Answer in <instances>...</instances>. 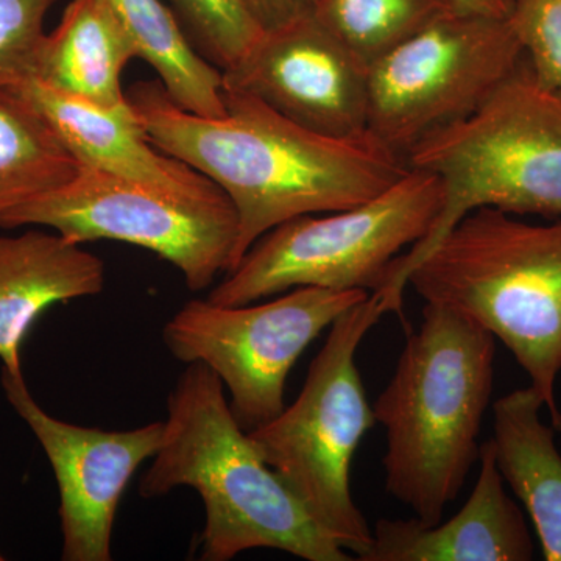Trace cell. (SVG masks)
<instances>
[{"instance_id": "ffe728a7", "label": "cell", "mask_w": 561, "mask_h": 561, "mask_svg": "<svg viewBox=\"0 0 561 561\" xmlns=\"http://www.w3.org/2000/svg\"><path fill=\"white\" fill-rule=\"evenodd\" d=\"M449 10L448 0H316L312 16L370 68Z\"/></svg>"}, {"instance_id": "7402d4cb", "label": "cell", "mask_w": 561, "mask_h": 561, "mask_svg": "<svg viewBox=\"0 0 561 561\" xmlns=\"http://www.w3.org/2000/svg\"><path fill=\"white\" fill-rule=\"evenodd\" d=\"M57 0H0V90L35 77L47 33L44 20Z\"/></svg>"}, {"instance_id": "9a60e30c", "label": "cell", "mask_w": 561, "mask_h": 561, "mask_svg": "<svg viewBox=\"0 0 561 561\" xmlns=\"http://www.w3.org/2000/svg\"><path fill=\"white\" fill-rule=\"evenodd\" d=\"M105 286L101 257L39 228L0 236V360L21 376V351L41 313L57 302L94 297Z\"/></svg>"}, {"instance_id": "6da1fadb", "label": "cell", "mask_w": 561, "mask_h": 561, "mask_svg": "<svg viewBox=\"0 0 561 561\" xmlns=\"http://www.w3.org/2000/svg\"><path fill=\"white\" fill-rule=\"evenodd\" d=\"M125 94L154 147L208 176L230 198L238 239L228 272L284 221L359 206L409 171L404 158L368 131L319 135L245 92L224 88L221 117L181 108L160 80L138 81Z\"/></svg>"}, {"instance_id": "8992f818", "label": "cell", "mask_w": 561, "mask_h": 561, "mask_svg": "<svg viewBox=\"0 0 561 561\" xmlns=\"http://www.w3.org/2000/svg\"><path fill=\"white\" fill-rule=\"evenodd\" d=\"M386 313L378 291L342 313L311 362L297 400L249 432L262 459L317 526L354 560L370 549L373 529L353 500L351 467L360 442L378 423L356 354Z\"/></svg>"}, {"instance_id": "52a82bcc", "label": "cell", "mask_w": 561, "mask_h": 561, "mask_svg": "<svg viewBox=\"0 0 561 561\" xmlns=\"http://www.w3.org/2000/svg\"><path fill=\"white\" fill-rule=\"evenodd\" d=\"M440 205V180L409 168L359 206L297 217L265 232L208 300L250 305L295 287L378 290L393 261L431 230Z\"/></svg>"}, {"instance_id": "cb8c5ba5", "label": "cell", "mask_w": 561, "mask_h": 561, "mask_svg": "<svg viewBox=\"0 0 561 561\" xmlns=\"http://www.w3.org/2000/svg\"><path fill=\"white\" fill-rule=\"evenodd\" d=\"M243 9L262 33L311 16L316 0H241Z\"/></svg>"}, {"instance_id": "7c38bea8", "label": "cell", "mask_w": 561, "mask_h": 561, "mask_svg": "<svg viewBox=\"0 0 561 561\" xmlns=\"http://www.w3.org/2000/svg\"><path fill=\"white\" fill-rule=\"evenodd\" d=\"M224 88L245 92L306 130L332 138L368 131V68L316 18L264 32Z\"/></svg>"}, {"instance_id": "d4e9b609", "label": "cell", "mask_w": 561, "mask_h": 561, "mask_svg": "<svg viewBox=\"0 0 561 561\" xmlns=\"http://www.w3.org/2000/svg\"><path fill=\"white\" fill-rule=\"evenodd\" d=\"M448 2L454 10L500 18V20H507L513 7V0H448Z\"/></svg>"}, {"instance_id": "d6986e66", "label": "cell", "mask_w": 561, "mask_h": 561, "mask_svg": "<svg viewBox=\"0 0 561 561\" xmlns=\"http://www.w3.org/2000/svg\"><path fill=\"white\" fill-rule=\"evenodd\" d=\"M79 162L16 88L0 90V214L73 179Z\"/></svg>"}, {"instance_id": "603a6c76", "label": "cell", "mask_w": 561, "mask_h": 561, "mask_svg": "<svg viewBox=\"0 0 561 561\" xmlns=\"http://www.w3.org/2000/svg\"><path fill=\"white\" fill-rule=\"evenodd\" d=\"M507 21L535 79L561 92V0H513Z\"/></svg>"}, {"instance_id": "4fadbf2b", "label": "cell", "mask_w": 561, "mask_h": 561, "mask_svg": "<svg viewBox=\"0 0 561 561\" xmlns=\"http://www.w3.org/2000/svg\"><path fill=\"white\" fill-rule=\"evenodd\" d=\"M535 545L519 505L508 496L493 440L481 445L479 476L470 497L448 522L376 523L360 561H529Z\"/></svg>"}, {"instance_id": "277c9868", "label": "cell", "mask_w": 561, "mask_h": 561, "mask_svg": "<svg viewBox=\"0 0 561 561\" xmlns=\"http://www.w3.org/2000/svg\"><path fill=\"white\" fill-rule=\"evenodd\" d=\"M405 162L440 180L442 205L427 234L393 261L375 290L400 316L413 268L471 210L560 219L561 92L542 87L524 58L481 108L421 139Z\"/></svg>"}, {"instance_id": "5b68a950", "label": "cell", "mask_w": 561, "mask_h": 561, "mask_svg": "<svg viewBox=\"0 0 561 561\" xmlns=\"http://www.w3.org/2000/svg\"><path fill=\"white\" fill-rule=\"evenodd\" d=\"M408 286L500 339L561 432V217L534 225L501 209L471 210L413 268Z\"/></svg>"}, {"instance_id": "7a4b0ae2", "label": "cell", "mask_w": 561, "mask_h": 561, "mask_svg": "<svg viewBox=\"0 0 561 561\" xmlns=\"http://www.w3.org/2000/svg\"><path fill=\"white\" fill-rule=\"evenodd\" d=\"M191 486L205 504L203 561L276 549L306 561H351L262 459L225 397L219 376L187 364L169 394L160 448L139 482L142 497Z\"/></svg>"}, {"instance_id": "3957f363", "label": "cell", "mask_w": 561, "mask_h": 561, "mask_svg": "<svg viewBox=\"0 0 561 561\" xmlns=\"http://www.w3.org/2000/svg\"><path fill=\"white\" fill-rule=\"evenodd\" d=\"M421 316L373 412L386 430L387 493L434 526L479 460L496 339L440 306L424 302Z\"/></svg>"}, {"instance_id": "ba28073f", "label": "cell", "mask_w": 561, "mask_h": 561, "mask_svg": "<svg viewBox=\"0 0 561 561\" xmlns=\"http://www.w3.org/2000/svg\"><path fill=\"white\" fill-rule=\"evenodd\" d=\"M50 228L66 241L131 243L162 257L191 290L228 273L238 216L227 195L195 197L121 179L90 165L55 190L0 214V228Z\"/></svg>"}, {"instance_id": "5bb4252c", "label": "cell", "mask_w": 561, "mask_h": 561, "mask_svg": "<svg viewBox=\"0 0 561 561\" xmlns=\"http://www.w3.org/2000/svg\"><path fill=\"white\" fill-rule=\"evenodd\" d=\"M14 88L46 117L79 165L176 194H225L208 176L154 147L128 101L106 108L70 98L36 79Z\"/></svg>"}, {"instance_id": "9c48e42d", "label": "cell", "mask_w": 561, "mask_h": 561, "mask_svg": "<svg viewBox=\"0 0 561 561\" xmlns=\"http://www.w3.org/2000/svg\"><path fill=\"white\" fill-rule=\"evenodd\" d=\"M523 60L507 20L446 11L368 68V133L405 160L481 108Z\"/></svg>"}, {"instance_id": "8fae6325", "label": "cell", "mask_w": 561, "mask_h": 561, "mask_svg": "<svg viewBox=\"0 0 561 561\" xmlns=\"http://www.w3.org/2000/svg\"><path fill=\"white\" fill-rule=\"evenodd\" d=\"M7 401L39 442L60 491L61 559L110 561L114 518L133 474L161 445L164 421L103 431L49 415L24 375L2 370Z\"/></svg>"}, {"instance_id": "e0dca14e", "label": "cell", "mask_w": 561, "mask_h": 561, "mask_svg": "<svg viewBox=\"0 0 561 561\" xmlns=\"http://www.w3.org/2000/svg\"><path fill=\"white\" fill-rule=\"evenodd\" d=\"M133 58L135 44L110 0H72L46 35L33 79L111 108L127 102L121 79Z\"/></svg>"}, {"instance_id": "30bf717a", "label": "cell", "mask_w": 561, "mask_h": 561, "mask_svg": "<svg viewBox=\"0 0 561 561\" xmlns=\"http://www.w3.org/2000/svg\"><path fill=\"white\" fill-rule=\"evenodd\" d=\"M370 294L295 287L261 305L191 300L165 323L162 341L175 359L219 376L236 420L250 432L284 411L287 378L305 350Z\"/></svg>"}, {"instance_id": "2e32d148", "label": "cell", "mask_w": 561, "mask_h": 561, "mask_svg": "<svg viewBox=\"0 0 561 561\" xmlns=\"http://www.w3.org/2000/svg\"><path fill=\"white\" fill-rule=\"evenodd\" d=\"M542 408L531 386L504 394L493 404L491 440L502 478L534 523L542 559L561 561V454Z\"/></svg>"}, {"instance_id": "44dd1931", "label": "cell", "mask_w": 561, "mask_h": 561, "mask_svg": "<svg viewBox=\"0 0 561 561\" xmlns=\"http://www.w3.org/2000/svg\"><path fill=\"white\" fill-rule=\"evenodd\" d=\"M195 50L221 73L234 68L262 32L241 0H164Z\"/></svg>"}, {"instance_id": "ac0fdd59", "label": "cell", "mask_w": 561, "mask_h": 561, "mask_svg": "<svg viewBox=\"0 0 561 561\" xmlns=\"http://www.w3.org/2000/svg\"><path fill=\"white\" fill-rule=\"evenodd\" d=\"M136 55L157 70L158 79L181 108L202 117L227 114L224 76L192 47L164 0H110Z\"/></svg>"}]
</instances>
